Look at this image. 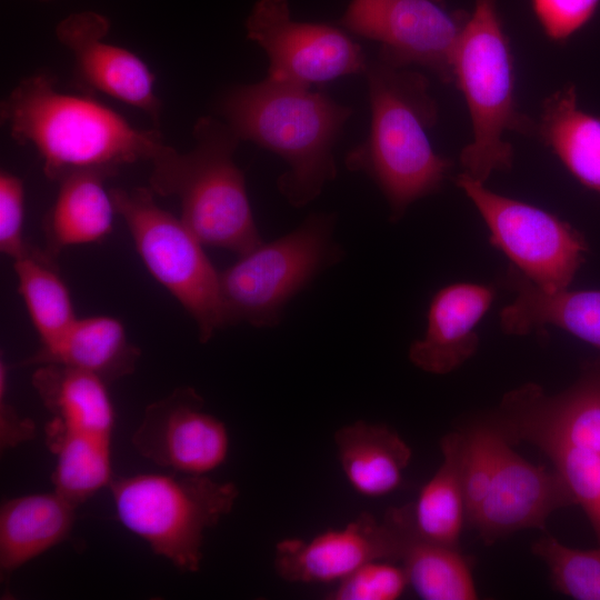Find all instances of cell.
Wrapping results in <instances>:
<instances>
[{"label": "cell", "instance_id": "6da1fadb", "mask_svg": "<svg viewBox=\"0 0 600 600\" xmlns=\"http://www.w3.org/2000/svg\"><path fill=\"white\" fill-rule=\"evenodd\" d=\"M0 116L17 143L36 149L44 176L56 182L78 171L113 177L124 166L151 161L167 144L159 128H136L89 94L61 92L46 73L23 78L2 100Z\"/></svg>", "mask_w": 600, "mask_h": 600}, {"label": "cell", "instance_id": "7a4b0ae2", "mask_svg": "<svg viewBox=\"0 0 600 600\" xmlns=\"http://www.w3.org/2000/svg\"><path fill=\"white\" fill-rule=\"evenodd\" d=\"M380 57L367 67L371 126L368 139L347 156V167L370 176L386 196L391 220L416 200L438 191L451 161L428 136L438 116L429 82Z\"/></svg>", "mask_w": 600, "mask_h": 600}, {"label": "cell", "instance_id": "3957f363", "mask_svg": "<svg viewBox=\"0 0 600 600\" xmlns=\"http://www.w3.org/2000/svg\"><path fill=\"white\" fill-rule=\"evenodd\" d=\"M221 113L240 140L288 162L278 188L289 203L303 207L336 177L332 148L352 110L309 88L267 77L229 91Z\"/></svg>", "mask_w": 600, "mask_h": 600}, {"label": "cell", "instance_id": "277c9868", "mask_svg": "<svg viewBox=\"0 0 600 600\" xmlns=\"http://www.w3.org/2000/svg\"><path fill=\"white\" fill-rule=\"evenodd\" d=\"M484 420L509 443H529L551 460L600 546V357L558 393L532 382L508 391Z\"/></svg>", "mask_w": 600, "mask_h": 600}, {"label": "cell", "instance_id": "5b68a950", "mask_svg": "<svg viewBox=\"0 0 600 600\" xmlns=\"http://www.w3.org/2000/svg\"><path fill=\"white\" fill-rule=\"evenodd\" d=\"M193 148L184 153L166 144L150 161L149 188L176 197L180 219L203 246L244 254L262 243L242 171L233 160L240 139L212 117L193 127Z\"/></svg>", "mask_w": 600, "mask_h": 600}, {"label": "cell", "instance_id": "8992f818", "mask_svg": "<svg viewBox=\"0 0 600 600\" xmlns=\"http://www.w3.org/2000/svg\"><path fill=\"white\" fill-rule=\"evenodd\" d=\"M453 80L464 96L472 141L460 153L463 172L486 182L512 166L508 130L536 136L537 122L517 109L514 67L496 0H477L453 57Z\"/></svg>", "mask_w": 600, "mask_h": 600}, {"label": "cell", "instance_id": "52a82bcc", "mask_svg": "<svg viewBox=\"0 0 600 600\" xmlns=\"http://www.w3.org/2000/svg\"><path fill=\"white\" fill-rule=\"evenodd\" d=\"M119 521L179 570L196 572L206 530L233 508L232 482L177 472L113 477L109 484Z\"/></svg>", "mask_w": 600, "mask_h": 600}, {"label": "cell", "instance_id": "ba28073f", "mask_svg": "<svg viewBox=\"0 0 600 600\" xmlns=\"http://www.w3.org/2000/svg\"><path fill=\"white\" fill-rule=\"evenodd\" d=\"M334 217L310 216L299 228L261 243L219 274L226 326L273 327L286 303L342 254L332 238Z\"/></svg>", "mask_w": 600, "mask_h": 600}, {"label": "cell", "instance_id": "9c48e42d", "mask_svg": "<svg viewBox=\"0 0 600 600\" xmlns=\"http://www.w3.org/2000/svg\"><path fill=\"white\" fill-rule=\"evenodd\" d=\"M146 269L193 318L206 343L226 327L219 274L184 222L161 208L148 187L110 190Z\"/></svg>", "mask_w": 600, "mask_h": 600}, {"label": "cell", "instance_id": "30bf717a", "mask_svg": "<svg viewBox=\"0 0 600 600\" xmlns=\"http://www.w3.org/2000/svg\"><path fill=\"white\" fill-rule=\"evenodd\" d=\"M456 183L486 222L490 243L513 268L544 291L569 288L588 251L576 228L543 209L496 193L464 172Z\"/></svg>", "mask_w": 600, "mask_h": 600}, {"label": "cell", "instance_id": "8fae6325", "mask_svg": "<svg viewBox=\"0 0 600 600\" xmlns=\"http://www.w3.org/2000/svg\"><path fill=\"white\" fill-rule=\"evenodd\" d=\"M469 14L440 0H352L341 24L381 43L379 57L397 67L422 66L453 81V57Z\"/></svg>", "mask_w": 600, "mask_h": 600}, {"label": "cell", "instance_id": "7c38bea8", "mask_svg": "<svg viewBox=\"0 0 600 600\" xmlns=\"http://www.w3.org/2000/svg\"><path fill=\"white\" fill-rule=\"evenodd\" d=\"M248 39L270 60L268 77L309 88L366 72L362 48L340 29L291 18L287 0H258L246 20Z\"/></svg>", "mask_w": 600, "mask_h": 600}, {"label": "cell", "instance_id": "4fadbf2b", "mask_svg": "<svg viewBox=\"0 0 600 600\" xmlns=\"http://www.w3.org/2000/svg\"><path fill=\"white\" fill-rule=\"evenodd\" d=\"M406 506L389 509L382 521L363 512L342 529L309 540L286 539L276 547L273 566L290 582H339L372 561L400 562L412 532Z\"/></svg>", "mask_w": 600, "mask_h": 600}, {"label": "cell", "instance_id": "5bb4252c", "mask_svg": "<svg viewBox=\"0 0 600 600\" xmlns=\"http://www.w3.org/2000/svg\"><path fill=\"white\" fill-rule=\"evenodd\" d=\"M203 404L191 387L150 403L131 437L133 448L160 467L207 476L226 461L230 440L226 424Z\"/></svg>", "mask_w": 600, "mask_h": 600}, {"label": "cell", "instance_id": "9a60e30c", "mask_svg": "<svg viewBox=\"0 0 600 600\" xmlns=\"http://www.w3.org/2000/svg\"><path fill=\"white\" fill-rule=\"evenodd\" d=\"M109 30V19L96 11L70 13L57 24V39L74 60L76 86L139 109L159 128L163 104L154 90V74L140 57L108 43Z\"/></svg>", "mask_w": 600, "mask_h": 600}, {"label": "cell", "instance_id": "2e32d148", "mask_svg": "<svg viewBox=\"0 0 600 600\" xmlns=\"http://www.w3.org/2000/svg\"><path fill=\"white\" fill-rule=\"evenodd\" d=\"M571 506L573 497L554 469L530 463L506 441L489 490L469 524L492 544L522 529H544L551 513Z\"/></svg>", "mask_w": 600, "mask_h": 600}, {"label": "cell", "instance_id": "e0dca14e", "mask_svg": "<svg viewBox=\"0 0 600 600\" xmlns=\"http://www.w3.org/2000/svg\"><path fill=\"white\" fill-rule=\"evenodd\" d=\"M493 298L494 289L481 283L457 282L440 289L431 299L423 338L410 346V361L433 374L458 369L476 353V326Z\"/></svg>", "mask_w": 600, "mask_h": 600}, {"label": "cell", "instance_id": "ac0fdd59", "mask_svg": "<svg viewBox=\"0 0 600 600\" xmlns=\"http://www.w3.org/2000/svg\"><path fill=\"white\" fill-rule=\"evenodd\" d=\"M514 299L500 313L510 336H526L544 326L560 328L600 349V290L563 289L548 292L511 267L506 276Z\"/></svg>", "mask_w": 600, "mask_h": 600}, {"label": "cell", "instance_id": "d6986e66", "mask_svg": "<svg viewBox=\"0 0 600 600\" xmlns=\"http://www.w3.org/2000/svg\"><path fill=\"white\" fill-rule=\"evenodd\" d=\"M140 349L123 323L109 316L77 318L57 339L40 346L21 366L61 364L88 371L107 383L131 374Z\"/></svg>", "mask_w": 600, "mask_h": 600}, {"label": "cell", "instance_id": "ffe728a7", "mask_svg": "<svg viewBox=\"0 0 600 600\" xmlns=\"http://www.w3.org/2000/svg\"><path fill=\"white\" fill-rule=\"evenodd\" d=\"M108 176L97 171H78L59 183L56 200L43 219L44 251L53 259L62 250L102 241L108 237L117 213L104 187Z\"/></svg>", "mask_w": 600, "mask_h": 600}, {"label": "cell", "instance_id": "44dd1931", "mask_svg": "<svg viewBox=\"0 0 600 600\" xmlns=\"http://www.w3.org/2000/svg\"><path fill=\"white\" fill-rule=\"evenodd\" d=\"M77 506L57 491L7 500L0 509V569L11 573L70 533Z\"/></svg>", "mask_w": 600, "mask_h": 600}, {"label": "cell", "instance_id": "7402d4cb", "mask_svg": "<svg viewBox=\"0 0 600 600\" xmlns=\"http://www.w3.org/2000/svg\"><path fill=\"white\" fill-rule=\"evenodd\" d=\"M334 442L346 479L358 493L378 498L401 484L412 452L389 427L359 420L338 429Z\"/></svg>", "mask_w": 600, "mask_h": 600}, {"label": "cell", "instance_id": "603a6c76", "mask_svg": "<svg viewBox=\"0 0 600 600\" xmlns=\"http://www.w3.org/2000/svg\"><path fill=\"white\" fill-rule=\"evenodd\" d=\"M31 384L51 413L49 424L60 429L112 436L114 409L107 382L84 370L41 364Z\"/></svg>", "mask_w": 600, "mask_h": 600}, {"label": "cell", "instance_id": "cb8c5ba5", "mask_svg": "<svg viewBox=\"0 0 600 600\" xmlns=\"http://www.w3.org/2000/svg\"><path fill=\"white\" fill-rule=\"evenodd\" d=\"M536 136L581 184L600 196V118L579 107L574 86L543 101Z\"/></svg>", "mask_w": 600, "mask_h": 600}, {"label": "cell", "instance_id": "d4e9b609", "mask_svg": "<svg viewBox=\"0 0 600 600\" xmlns=\"http://www.w3.org/2000/svg\"><path fill=\"white\" fill-rule=\"evenodd\" d=\"M442 461L409 503L414 534L426 541L458 547L464 522L466 501L462 483L464 432H450L440 442Z\"/></svg>", "mask_w": 600, "mask_h": 600}, {"label": "cell", "instance_id": "484cf974", "mask_svg": "<svg viewBox=\"0 0 600 600\" xmlns=\"http://www.w3.org/2000/svg\"><path fill=\"white\" fill-rule=\"evenodd\" d=\"M46 442L56 456L51 474L54 491L79 506L103 487L112 476L111 437L46 426Z\"/></svg>", "mask_w": 600, "mask_h": 600}, {"label": "cell", "instance_id": "4316f807", "mask_svg": "<svg viewBox=\"0 0 600 600\" xmlns=\"http://www.w3.org/2000/svg\"><path fill=\"white\" fill-rule=\"evenodd\" d=\"M18 291L30 320L46 346L57 339L76 319L69 288L53 258L36 247L13 260Z\"/></svg>", "mask_w": 600, "mask_h": 600}, {"label": "cell", "instance_id": "83f0119b", "mask_svg": "<svg viewBox=\"0 0 600 600\" xmlns=\"http://www.w3.org/2000/svg\"><path fill=\"white\" fill-rule=\"evenodd\" d=\"M401 564L409 586L426 600H474L478 598L470 561L458 547L429 542L412 530Z\"/></svg>", "mask_w": 600, "mask_h": 600}, {"label": "cell", "instance_id": "f1b7e54d", "mask_svg": "<svg viewBox=\"0 0 600 600\" xmlns=\"http://www.w3.org/2000/svg\"><path fill=\"white\" fill-rule=\"evenodd\" d=\"M531 550L547 564L557 591L577 600H600V546L574 549L544 536Z\"/></svg>", "mask_w": 600, "mask_h": 600}, {"label": "cell", "instance_id": "f546056e", "mask_svg": "<svg viewBox=\"0 0 600 600\" xmlns=\"http://www.w3.org/2000/svg\"><path fill=\"white\" fill-rule=\"evenodd\" d=\"M506 441L484 419L464 432L462 483L468 523L476 517L489 490Z\"/></svg>", "mask_w": 600, "mask_h": 600}, {"label": "cell", "instance_id": "4dcf8cb0", "mask_svg": "<svg viewBox=\"0 0 600 600\" xmlns=\"http://www.w3.org/2000/svg\"><path fill=\"white\" fill-rule=\"evenodd\" d=\"M409 580L404 568L392 561H372L360 567L338 582L328 599L331 600H396Z\"/></svg>", "mask_w": 600, "mask_h": 600}, {"label": "cell", "instance_id": "1f68e13d", "mask_svg": "<svg viewBox=\"0 0 600 600\" xmlns=\"http://www.w3.org/2000/svg\"><path fill=\"white\" fill-rule=\"evenodd\" d=\"M24 186L16 174L0 172V251L17 260L24 256L31 246L24 240Z\"/></svg>", "mask_w": 600, "mask_h": 600}, {"label": "cell", "instance_id": "d6a6232c", "mask_svg": "<svg viewBox=\"0 0 600 600\" xmlns=\"http://www.w3.org/2000/svg\"><path fill=\"white\" fill-rule=\"evenodd\" d=\"M600 0H531L544 33L563 41L581 29L594 14Z\"/></svg>", "mask_w": 600, "mask_h": 600}, {"label": "cell", "instance_id": "836d02e7", "mask_svg": "<svg viewBox=\"0 0 600 600\" xmlns=\"http://www.w3.org/2000/svg\"><path fill=\"white\" fill-rule=\"evenodd\" d=\"M8 369L6 362H0V444L2 449L16 447L32 439L36 434L34 422L21 418L16 409L7 401Z\"/></svg>", "mask_w": 600, "mask_h": 600}, {"label": "cell", "instance_id": "e575fe53", "mask_svg": "<svg viewBox=\"0 0 600 600\" xmlns=\"http://www.w3.org/2000/svg\"><path fill=\"white\" fill-rule=\"evenodd\" d=\"M38 1L50 2V1H53V0H38Z\"/></svg>", "mask_w": 600, "mask_h": 600}]
</instances>
